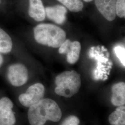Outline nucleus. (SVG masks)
Masks as SVG:
<instances>
[{"label": "nucleus", "mask_w": 125, "mask_h": 125, "mask_svg": "<svg viewBox=\"0 0 125 125\" xmlns=\"http://www.w3.org/2000/svg\"><path fill=\"white\" fill-rule=\"evenodd\" d=\"M13 48L12 40L9 34L0 28V53L10 52Z\"/></svg>", "instance_id": "obj_13"}, {"label": "nucleus", "mask_w": 125, "mask_h": 125, "mask_svg": "<svg viewBox=\"0 0 125 125\" xmlns=\"http://www.w3.org/2000/svg\"><path fill=\"white\" fill-rule=\"evenodd\" d=\"M108 121L111 125H125V107L118 106L109 116Z\"/></svg>", "instance_id": "obj_12"}, {"label": "nucleus", "mask_w": 125, "mask_h": 125, "mask_svg": "<svg viewBox=\"0 0 125 125\" xmlns=\"http://www.w3.org/2000/svg\"><path fill=\"white\" fill-rule=\"evenodd\" d=\"M64 5L68 9L74 12H78L82 10L83 3L81 0H57Z\"/></svg>", "instance_id": "obj_14"}, {"label": "nucleus", "mask_w": 125, "mask_h": 125, "mask_svg": "<svg viewBox=\"0 0 125 125\" xmlns=\"http://www.w3.org/2000/svg\"><path fill=\"white\" fill-rule=\"evenodd\" d=\"M45 91L44 85L37 83L30 86L26 93L20 94L19 100L23 106L30 107L43 99Z\"/></svg>", "instance_id": "obj_4"}, {"label": "nucleus", "mask_w": 125, "mask_h": 125, "mask_svg": "<svg viewBox=\"0 0 125 125\" xmlns=\"http://www.w3.org/2000/svg\"><path fill=\"white\" fill-rule=\"evenodd\" d=\"M0 3H1V0H0Z\"/></svg>", "instance_id": "obj_20"}, {"label": "nucleus", "mask_w": 125, "mask_h": 125, "mask_svg": "<svg viewBox=\"0 0 125 125\" xmlns=\"http://www.w3.org/2000/svg\"><path fill=\"white\" fill-rule=\"evenodd\" d=\"M115 52L116 56L120 59L123 65L125 66V49L124 47L118 46L115 48Z\"/></svg>", "instance_id": "obj_16"}, {"label": "nucleus", "mask_w": 125, "mask_h": 125, "mask_svg": "<svg viewBox=\"0 0 125 125\" xmlns=\"http://www.w3.org/2000/svg\"><path fill=\"white\" fill-rule=\"evenodd\" d=\"M33 34L38 43L53 48L59 47L66 38L64 30L51 24L38 25L33 28Z\"/></svg>", "instance_id": "obj_2"}, {"label": "nucleus", "mask_w": 125, "mask_h": 125, "mask_svg": "<svg viewBox=\"0 0 125 125\" xmlns=\"http://www.w3.org/2000/svg\"><path fill=\"white\" fill-rule=\"evenodd\" d=\"M27 116L31 125H44L47 121H59L62 114L57 103L46 98L29 107Z\"/></svg>", "instance_id": "obj_1"}, {"label": "nucleus", "mask_w": 125, "mask_h": 125, "mask_svg": "<svg viewBox=\"0 0 125 125\" xmlns=\"http://www.w3.org/2000/svg\"><path fill=\"white\" fill-rule=\"evenodd\" d=\"M13 103L7 97L0 99V125H14L16 119L12 108Z\"/></svg>", "instance_id": "obj_7"}, {"label": "nucleus", "mask_w": 125, "mask_h": 125, "mask_svg": "<svg viewBox=\"0 0 125 125\" xmlns=\"http://www.w3.org/2000/svg\"><path fill=\"white\" fill-rule=\"evenodd\" d=\"M116 14L120 18L125 16V0H116Z\"/></svg>", "instance_id": "obj_15"}, {"label": "nucleus", "mask_w": 125, "mask_h": 125, "mask_svg": "<svg viewBox=\"0 0 125 125\" xmlns=\"http://www.w3.org/2000/svg\"><path fill=\"white\" fill-rule=\"evenodd\" d=\"M45 15L50 20L58 24H62L66 19V9L61 5L48 7L45 9Z\"/></svg>", "instance_id": "obj_9"}, {"label": "nucleus", "mask_w": 125, "mask_h": 125, "mask_svg": "<svg viewBox=\"0 0 125 125\" xmlns=\"http://www.w3.org/2000/svg\"><path fill=\"white\" fill-rule=\"evenodd\" d=\"M85 2H90V1H92L93 0H83Z\"/></svg>", "instance_id": "obj_19"}, {"label": "nucleus", "mask_w": 125, "mask_h": 125, "mask_svg": "<svg viewBox=\"0 0 125 125\" xmlns=\"http://www.w3.org/2000/svg\"><path fill=\"white\" fill-rule=\"evenodd\" d=\"M79 119L75 115H71L67 117L62 122L61 125H79Z\"/></svg>", "instance_id": "obj_17"}, {"label": "nucleus", "mask_w": 125, "mask_h": 125, "mask_svg": "<svg viewBox=\"0 0 125 125\" xmlns=\"http://www.w3.org/2000/svg\"><path fill=\"white\" fill-rule=\"evenodd\" d=\"M55 92L60 96L70 98L77 93L81 86L80 75L75 71H65L56 76Z\"/></svg>", "instance_id": "obj_3"}, {"label": "nucleus", "mask_w": 125, "mask_h": 125, "mask_svg": "<svg viewBox=\"0 0 125 125\" xmlns=\"http://www.w3.org/2000/svg\"><path fill=\"white\" fill-rule=\"evenodd\" d=\"M116 0H95V4L99 12L108 21L116 17Z\"/></svg>", "instance_id": "obj_8"}, {"label": "nucleus", "mask_w": 125, "mask_h": 125, "mask_svg": "<svg viewBox=\"0 0 125 125\" xmlns=\"http://www.w3.org/2000/svg\"><path fill=\"white\" fill-rule=\"evenodd\" d=\"M28 73L27 67L20 63H14L8 68V78L11 85L20 87L27 83Z\"/></svg>", "instance_id": "obj_5"}, {"label": "nucleus", "mask_w": 125, "mask_h": 125, "mask_svg": "<svg viewBox=\"0 0 125 125\" xmlns=\"http://www.w3.org/2000/svg\"><path fill=\"white\" fill-rule=\"evenodd\" d=\"M59 48V53L67 55L68 62L71 64H74L77 62L81 50V45L79 42L65 40Z\"/></svg>", "instance_id": "obj_6"}, {"label": "nucleus", "mask_w": 125, "mask_h": 125, "mask_svg": "<svg viewBox=\"0 0 125 125\" xmlns=\"http://www.w3.org/2000/svg\"><path fill=\"white\" fill-rule=\"evenodd\" d=\"M3 62V58L2 56L0 54V67L2 65V63Z\"/></svg>", "instance_id": "obj_18"}, {"label": "nucleus", "mask_w": 125, "mask_h": 125, "mask_svg": "<svg viewBox=\"0 0 125 125\" xmlns=\"http://www.w3.org/2000/svg\"><path fill=\"white\" fill-rule=\"evenodd\" d=\"M28 14L37 21H42L45 20V8L41 0H29Z\"/></svg>", "instance_id": "obj_10"}, {"label": "nucleus", "mask_w": 125, "mask_h": 125, "mask_svg": "<svg viewBox=\"0 0 125 125\" xmlns=\"http://www.w3.org/2000/svg\"><path fill=\"white\" fill-rule=\"evenodd\" d=\"M111 103L115 106H121L125 104V83L120 82L113 85Z\"/></svg>", "instance_id": "obj_11"}]
</instances>
